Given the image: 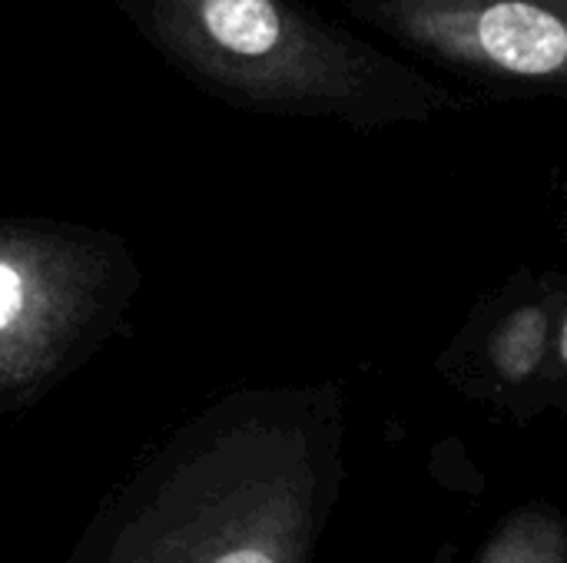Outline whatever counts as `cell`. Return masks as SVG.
<instances>
[{"label":"cell","mask_w":567,"mask_h":563,"mask_svg":"<svg viewBox=\"0 0 567 563\" xmlns=\"http://www.w3.org/2000/svg\"><path fill=\"white\" fill-rule=\"evenodd\" d=\"M339 484L332 385L229 392L120 478L60 563H312Z\"/></svg>","instance_id":"cell-1"},{"label":"cell","mask_w":567,"mask_h":563,"mask_svg":"<svg viewBox=\"0 0 567 563\" xmlns=\"http://www.w3.org/2000/svg\"><path fill=\"white\" fill-rule=\"evenodd\" d=\"M136 33L206 93L355 126L429 119L449 93L296 0H116Z\"/></svg>","instance_id":"cell-2"},{"label":"cell","mask_w":567,"mask_h":563,"mask_svg":"<svg viewBox=\"0 0 567 563\" xmlns=\"http://www.w3.org/2000/svg\"><path fill=\"white\" fill-rule=\"evenodd\" d=\"M143 292V262L113 229L0 216V421L17 418L110 348Z\"/></svg>","instance_id":"cell-3"},{"label":"cell","mask_w":567,"mask_h":563,"mask_svg":"<svg viewBox=\"0 0 567 563\" xmlns=\"http://www.w3.org/2000/svg\"><path fill=\"white\" fill-rule=\"evenodd\" d=\"M429 56L502 80L567 86V0H352Z\"/></svg>","instance_id":"cell-4"},{"label":"cell","mask_w":567,"mask_h":563,"mask_svg":"<svg viewBox=\"0 0 567 563\" xmlns=\"http://www.w3.org/2000/svg\"><path fill=\"white\" fill-rule=\"evenodd\" d=\"M475 563H567V521L545 504H528L502 521Z\"/></svg>","instance_id":"cell-5"},{"label":"cell","mask_w":567,"mask_h":563,"mask_svg":"<svg viewBox=\"0 0 567 563\" xmlns=\"http://www.w3.org/2000/svg\"><path fill=\"white\" fill-rule=\"evenodd\" d=\"M555 329L551 315L542 305H525L518 309L495 335L492 342V365L505 382H525L542 372L545 358H551L555 345Z\"/></svg>","instance_id":"cell-6"},{"label":"cell","mask_w":567,"mask_h":563,"mask_svg":"<svg viewBox=\"0 0 567 563\" xmlns=\"http://www.w3.org/2000/svg\"><path fill=\"white\" fill-rule=\"evenodd\" d=\"M551 375L567 388V309L558 319L555 329V345H551Z\"/></svg>","instance_id":"cell-7"},{"label":"cell","mask_w":567,"mask_h":563,"mask_svg":"<svg viewBox=\"0 0 567 563\" xmlns=\"http://www.w3.org/2000/svg\"><path fill=\"white\" fill-rule=\"evenodd\" d=\"M432 563H455V548H442V551L432 557Z\"/></svg>","instance_id":"cell-8"}]
</instances>
